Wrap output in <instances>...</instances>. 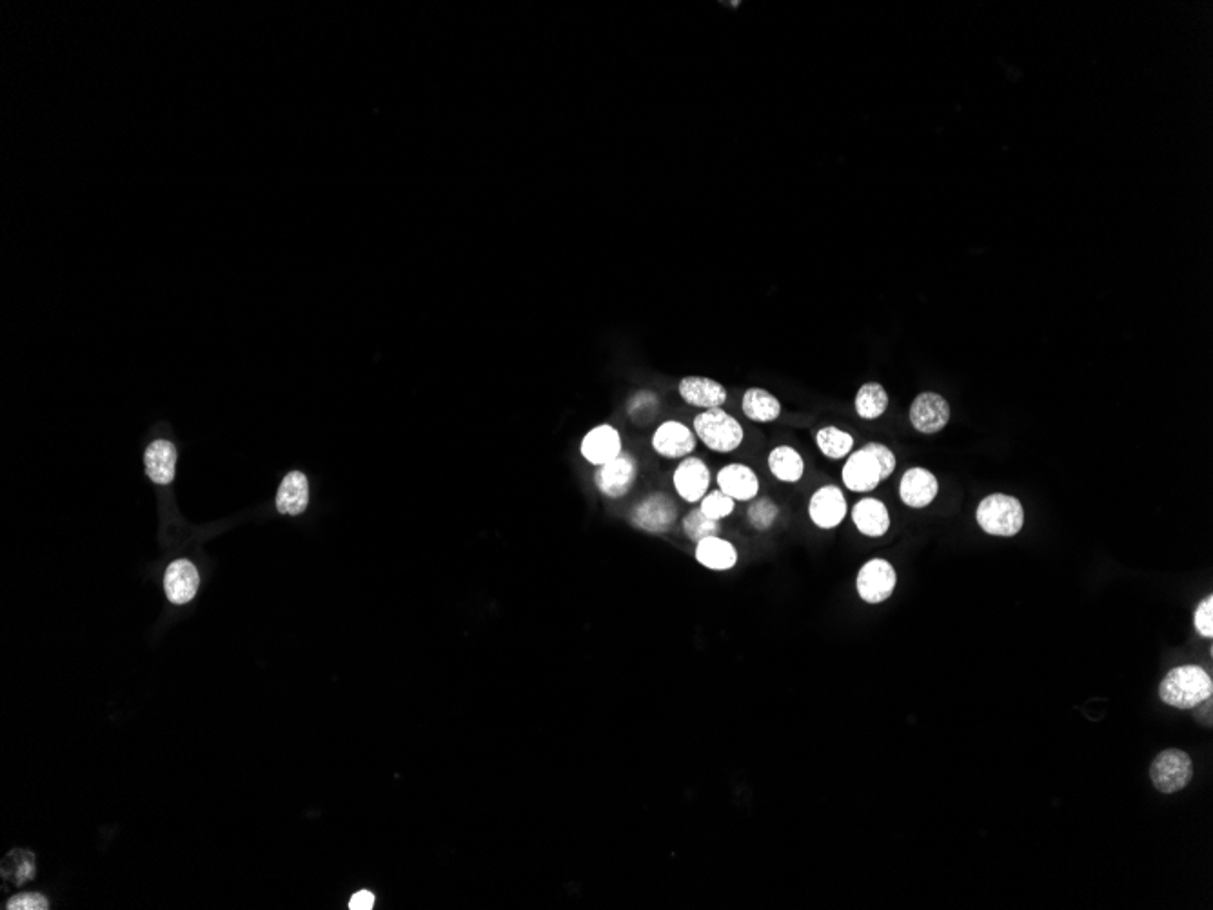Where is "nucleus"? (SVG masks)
I'll return each mask as SVG.
<instances>
[{"label": "nucleus", "mask_w": 1213, "mask_h": 910, "mask_svg": "<svg viewBox=\"0 0 1213 910\" xmlns=\"http://www.w3.org/2000/svg\"><path fill=\"white\" fill-rule=\"evenodd\" d=\"M977 524L994 536H1014L1023 529L1025 511L1014 496L990 495L977 507Z\"/></svg>", "instance_id": "obj_3"}, {"label": "nucleus", "mask_w": 1213, "mask_h": 910, "mask_svg": "<svg viewBox=\"0 0 1213 910\" xmlns=\"http://www.w3.org/2000/svg\"><path fill=\"white\" fill-rule=\"evenodd\" d=\"M309 504V482L300 471L284 476L278 487L277 509L282 515H302Z\"/></svg>", "instance_id": "obj_20"}, {"label": "nucleus", "mask_w": 1213, "mask_h": 910, "mask_svg": "<svg viewBox=\"0 0 1213 910\" xmlns=\"http://www.w3.org/2000/svg\"><path fill=\"white\" fill-rule=\"evenodd\" d=\"M852 522L861 535L879 538L890 529L887 505L878 498H863L852 509Z\"/></svg>", "instance_id": "obj_19"}, {"label": "nucleus", "mask_w": 1213, "mask_h": 910, "mask_svg": "<svg viewBox=\"0 0 1213 910\" xmlns=\"http://www.w3.org/2000/svg\"><path fill=\"white\" fill-rule=\"evenodd\" d=\"M1212 676L1197 665L1175 667L1159 685V696L1175 709H1195L1199 703L1212 698Z\"/></svg>", "instance_id": "obj_1"}, {"label": "nucleus", "mask_w": 1213, "mask_h": 910, "mask_svg": "<svg viewBox=\"0 0 1213 910\" xmlns=\"http://www.w3.org/2000/svg\"><path fill=\"white\" fill-rule=\"evenodd\" d=\"M1195 629L1197 633L1204 638H1212L1213 636V598L1208 596L1197 607L1194 616Z\"/></svg>", "instance_id": "obj_30"}, {"label": "nucleus", "mask_w": 1213, "mask_h": 910, "mask_svg": "<svg viewBox=\"0 0 1213 910\" xmlns=\"http://www.w3.org/2000/svg\"><path fill=\"white\" fill-rule=\"evenodd\" d=\"M780 516V507L770 498V496H761L750 500L749 509H747V520L756 531H769L774 522Z\"/></svg>", "instance_id": "obj_26"}, {"label": "nucleus", "mask_w": 1213, "mask_h": 910, "mask_svg": "<svg viewBox=\"0 0 1213 910\" xmlns=\"http://www.w3.org/2000/svg\"><path fill=\"white\" fill-rule=\"evenodd\" d=\"M694 558L698 564L703 565L709 571L725 573L736 567L740 556H738V549L734 547V544H730L729 540L718 535L709 536L698 542L694 549Z\"/></svg>", "instance_id": "obj_17"}, {"label": "nucleus", "mask_w": 1213, "mask_h": 910, "mask_svg": "<svg viewBox=\"0 0 1213 910\" xmlns=\"http://www.w3.org/2000/svg\"><path fill=\"white\" fill-rule=\"evenodd\" d=\"M734 509H736V502L730 496L725 495L723 491H720V489L711 491V493H707V495L701 498V513L707 516V518H711V520H716V522L729 518L734 513Z\"/></svg>", "instance_id": "obj_28"}, {"label": "nucleus", "mask_w": 1213, "mask_h": 910, "mask_svg": "<svg viewBox=\"0 0 1213 910\" xmlns=\"http://www.w3.org/2000/svg\"><path fill=\"white\" fill-rule=\"evenodd\" d=\"M680 396L692 407L716 409L727 402V389L720 382L705 376H687L680 382Z\"/></svg>", "instance_id": "obj_16"}, {"label": "nucleus", "mask_w": 1213, "mask_h": 910, "mask_svg": "<svg viewBox=\"0 0 1213 910\" xmlns=\"http://www.w3.org/2000/svg\"><path fill=\"white\" fill-rule=\"evenodd\" d=\"M8 910H46L50 909L48 900L39 894V892H26L19 894L15 898L8 901Z\"/></svg>", "instance_id": "obj_31"}, {"label": "nucleus", "mask_w": 1213, "mask_h": 910, "mask_svg": "<svg viewBox=\"0 0 1213 910\" xmlns=\"http://www.w3.org/2000/svg\"><path fill=\"white\" fill-rule=\"evenodd\" d=\"M146 473L157 484H171L175 478L177 449L168 440H157L146 449Z\"/></svg>", "instance_id": "obj_21"}, {"label": "nucleus", "mask_w": 1213, "mask_h": 910, "mask_svg": "<svg viewBox=\"0 0 1213 910\" xmlns=\"http://www.w3.org/2000/svg\"><path fill=\"white\" fill-rule=\"evenodd\" d=\"M841 476H843V484L854 493L874 491L879 482L883 480L878 460L865 449H859L854 455L849 456Z\"/></svg>", "instance_id": "obj_14"}, {"label": "nucleus", "mask_w": 1213, "mask_h": 910, "mask_svg": "<svg viewBox=\"0 0 1213 910\" xmlns=\"http://www.w3.org/2000/svg\"><path fill=\"white\" fill-rule=\"evenodd\" d=\"M1194 765L1190 756L1179 749H1168L1155 756L1150 767V778L1155 789L1163 794H1174L1183 791L1192 782Z\"/></svg>", "instance_id": "obj_4"}, {"label": "nucleus", "mask_w": 1213, "mask_h": 910, "mask_svg": "<svg viewBox=\"0 0 1213 910\" xmlns=\"http://www.w3.org/2000/svg\"><path fill=\"white\" fill-rule=\"evenodd\" d=\"M950 420L947 400L936 393H921L910 406L912 427L923 435H934L945 429Z\"/></svg>", "instance_id": "obj_11"}, {"label": "nucleus", "mask_w": 1213, "mask_h": 910, "mask_svg": "<svg viewBox=\"0 0 1213 910\" xmlns=\"http://www.w3.org/2000/svg\"><path fill=\"white\" fill-rule=\"evenodd\" d=\"M816 444L819 451L827 458L839 460L843 456L849 455L854 447V438L847 431H841L838 427L829 426L819 429L816 435Z\"/></svg>", "instance_id": "obj_25"}, {"label": "nucleus", "mask_w": 1213, "mask_h": 910, "mask_svg": "<svg viewBox=\"0 0 1213 910\" xmlns=\"http://www.w3.org/2000/svg\"><path fill=\"white\" fill-rule=\"evenodd\" d=\"M672 484L681 500H685L689 504H696L709 493L711 469L701 458L687 456L676 467L674 476H672Z\"/></svg>", "instance_id": "obj_8"}, {"label": "nucleus", "mask_w": 1213, "mask_h": 910, "mask_svg": "<svg viewBox=\"0 0 1213 910\" xmlns=\"http://www.w3.org/2000/svg\"><path fill=\"white\" fill-rule=\"evenodd\" d=\"M678 520V507L671 496L654 493L636 505L632 511V524L651 535H663L671 531Z\"/></svg>", "instance_id": "obj_6"}, {"label": "nucleus", "mask_w": 1213, "mask_h": 910, "mask_svg": "<svg viewBox=\"0 0 1213 910\" xmlns=\"http://www.w3.org/2000/svg\"><path fill=\"white\" fill-rule=\"evenodd\" d=\"M698 446V436L692 433L691 427L685 426L678 420L663 422L652 436V447L658 455L665 458H687L694 453Z\"/></svg>", "instance_id": "obj_10"}, {"label": "nucleus", "mask_w": 1213, "mask_h": 910, "mask_svg": "<svg viewBox=\"0 0 1213 910\" xmlns=\"http://www.w3.org/2000/svg\"><path fill=\"white\" fill-rule=\"evenodd\" d=\"M888 395L878 382L863 384L856 395V413L863 420H876L887 411Z\"/></svg>", "instance_id": "obj_24"}, {"label": "nucleus", "mask_w": 1213, "mask_h": 910, "mask_svg": "<svg viewBox=\"0 0 1213 910\" xmlns=\"http://www.w3.org/2000/svg\"><path fill=\"white\" fill-rule=\"evenodd\" d=\"M898 584V574L890 562L883 558L868 560L859 569L856 589L859 598L867 604H883L894 593Z\"/></svg>", "instance_id": "obj_5"}, {"label": "nucleus", "mask_w": 1213, "mask_h": 910, "mask_svg": "<svg viewBox=\"0 0 1213 910\" xmlns=\"http://www.w3.org/2000/svg\"><path fill=\"white\" fill-rule=\"evenodd\" d=\"M809 516L819 529H834L847 516V498L838 485H823L812 495Z\"/></svg>", "instance_id": "obj_9"}, {"label": "nucleus", "mask_w": 1213, "mask_h": 910, "mask_svg": "<svg viewBox=\"0 0 1213 910\" xmlns=\"http://www.w3.org/2000/svg\"><path fill=\"white\" fill-rule=\"evenodd\" d=\"M716 482L720 491L734 502H750L760 495V480L749 465L729 464L721 467Z\"/></svg>", "instance_id": "obj_13"}, {"label": "nucleus", "mask_w": 1213, "mask_h": 910, "mask_svg": "<svg viewBox=\"0 0 1213 910\" xmlns=\"http://www.w3.org/2000/svg\"><path fill=\"white\" fill-rule=\"evenodd\" d=\"M198 584H200V578H198L197 567L188 560H177L169 565L168 573L164 578V589L173 604L182 605L191 602L197 594Z\"/></svg>", "instance_id": "obj_18"}, {"label": "nucleus", "mask_w": 1213, "mask_h": 910, "mask_svg": "<svg viewBox=\"0 0 1213 910\" xmlns=\"http://www.w3.org/2000/svg\"><path fill=\"white\" fill-rule=\"evenodd\" d=\"M939 484L936 476L923 467H912L901 478L899 498L912 509H923L936 500Z\"/></svg>", "instance_id": "obj_15"}, {"label": "nucleus", "mask_w": 1213, "mask_h": 910, "mask_svg": "<svg viewBox=\"0 0 1213 910\" xmlns=\"http://www.w3.org/2000/svg\"><path fill=\"white\" fill-rule=\"evenodd\" d=\"M694 433L705 446L716 453H732L743 444V427L734 416L721 407L705 409L694 418Z\"/></svg>", "instance_id": "obj_2"}, {"label": "nucleus", "mask_w": 1213, "mask_h": 910, "mask_svg": "<svg viewBox=\"0 0 1213 910\" xmlns=\"http://www.w3.org/2000/svg\"><path fill=\"white\" fill-rule=\"evenodd\" d=\"M622 451V435L618 433L616 427L609 426V424L592 427L591 431L583 436L582 444H580V453L583 458L589 464L598 465V467L609 464Z\"/></svg>", "instance_id": "obj_12"}, {"label": "nucleus", "mask_w": 1213, "mask_h": 910, "mask_svg": "<svg viewBox=\"0 0 1213 910\" xmlns=\"http://www.w3.org/2000/svg\"><path fill=\"white\" fill-rule=\"evenodd\" d=\"M769 469L780 482L796 484L805 475V462L794 447L778 446L770 451Z\"/></svg>", "instance_id": "obj_23"}, {"label": "nucleus", "mask_w": 1213, "mask_h": 910, "mask_svg": "<svg viewBox=\"0 0 1213 910\" xmlns=\"http://www.w3.org/2000/svg\"><path fill=\"white\" fill-rule=\"evenodd\" d=\"M638 478V462L631 453L622 451L609 464L600 465L594 475V484L607 498H622L632 489Z\"/></svg>", "instance_id": "obj_7"}, {"label": "nucleus", "mask_w": 1213, "mask_h": 910, "mask_svg": "<svg viewBox=\"0 0 1213 910\" xmlns=\"http://www.w3.org/2000/svg\"><path fill=\"white\" fill-rule=\"evenodd\" d=\"M681 525H683L685 536L691 542H694V544H698V542L709 538V536H718L721 533V522L707 518V516L701 513L700 507L692 509L691 513H687Z\"/></svg>", "instance_id": "obj_27"}, {"label": "nucleus", "mask_w": 1213, "mask_h": 910, "mask_svg": "<svg viewBox=\"0 0 1213 910\" xmlns=\"http://www.w3.org/2000/svg\"><path fill=\"white\" fill-rule=\"evenodd\" d=\"M375 894L369 891L356 892L355 896L349 901V909L351 910H371L375 907Z\"/></svg>", "instance_id": "obj_32"}, {"label": "nucleus", "mask_w": 1213, "mask_h": 910, "mask_svg": "<svg viewBox=\"0 0 1213 910\" xmlns=\"http://www.w3.org/2000/svg\"><path fill=\"white\" fill-rule=\"evenodd\" d=\"M863 449L868 451V453H872L874 458L878 460L883 480L896 471V456H894V453L887 446L878 444V442H868L867 446L863 447Z\"/></svg>", "instance_id": "obj_29"}, {"label": "nucleus", "mask_w": 1213, "mask_h": 910, "mask_svg": "<svg viewBox=\"0 0 1213 910\" xmlns=\"http://www.w3.org/2000/svg\"><path fill=\"white\" fill-rule=\"evenodd\" d=\"M741 409H743V415L747 416L749 420L760 422V424L774 422L781 415L780 400L767 389H760V387H750L749 391L743 395Z\"/></svg>", "instance_id": "obj_22"}]
</instances>
